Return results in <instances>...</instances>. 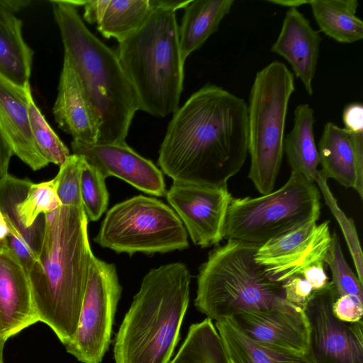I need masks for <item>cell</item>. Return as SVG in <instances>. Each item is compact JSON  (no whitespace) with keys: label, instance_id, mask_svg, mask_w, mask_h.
<instances>
[{"label":"cell","instance_id":"6da1fadb","mask_svg":"<svg viewBox=\"0 0 363 363\" xmlns=\"http://www.w3.org/2000/svg\"><path fill=\"white\" fill-rule=\"evenodd\" d=\"M248 153L247 104L216 84L194 92L173 113L158 164L173 182L227 186Z\"/></svg>","mask_w":363,"mask_h":363},{"label":"cell","instance_id":"7a4b0ae2","mask_svg":"<svg viewBox=\"0 0 363 363\" xmlns=\"http://www.w3.org/2000/svg\"><path fill=\"white\" fill-rule=\"evenodd\" d=\"M45 217L42 244L28 277L39 321L65 345L76 333L95 256L83 206L61 205Z\"/></svg>","mask_w":363,"mask_h":363},{"label":"cell","instance_id":"3957f363","mask_svg":"<svg viewBox=\"0 0 363 363\" xmlns=\"http://www.w3.org/2000/svg\"><path fill=\"white\" fill-rule=\"evenodd\" d=\"M64 45L81 89L102 121L99 143H125L139 108L116 52L85 26L74 1H51Z\"/></svg>","mask_w":363,"mask_h":363},{"label":"cell","instance_id":"277c9868","mask_svg":"<svg viewBox=\"0 0 363 363\" xmlns=\"http://www.w3.org/2000/svg\"><path fill=\"white\" fill-rule=\"evenodd\" d=\"M191 274L182 262L151 269L143 278L115 338L116 363H168L189 302Z\"/></svg>","mask_w":363,"mask_h":363},{"label":"cell","instance_id":"5b68a950","mask_svg":"<svg viewBox=\"0 0 363 363\" xmlns=\"http://www.w3.org/2000/svg\"><path fill=\"white\" fill-rule=\"evenodd\" d=\"M152 8L145 22L119 43L116 52L135 90L140 110L165 117L179 108L184 62L176 11Z\"/></svg>","mask_w":363,"mask_h":363},{"label":"cell","instance_id":"8992f818","mask_svg":"<svg viewBox=\"0 0 363 363\" xmlns=\"http://www.w3.org/2000/svg\"><path fill=\"white\" fill-rule=\"evenodd\" d=\"M259 245L228 240L213 248L199 267L194 305L216 321L250 311L292 305L285 300L284 283L269 279L255 260Z\"/></svg>","mask_w":363,"mask_h":363},{"label":"cell","instance_id":"52a82bcc","mask_svg":"<svg viewBox=\"0 0 363 363\" xmlns=\"http://www.w3.org/2000/svg\"><path fill=\"white\" fill-rule=\"evenodd\" d=\"M294 77L274 61L257 72L247 104L249 179L262 195L273 191L283 155L286 118Z\"/></svg>","mask_w":363,"mask_h":363},{"label":"cell","instance_id":"ba28073f","mask_svg":"<svg viewBox=\"0 0 363 363\" xmlns=\"http://www.w3.org/2000/svg\"><path fill=\"white\" fill-rule=\"evenodd\" d=\"M320 194L315 182L291 172L278 190L259 197H231L223 238L263 245L316 222L320 213Z\"/></svg>","mask_w":363,"mask_h":363},{"label":"cell","instance_id":"9c48e42d","mask_svg":"<svg viewBox=\"0 0 363 363\" xmlns=\"http://www.w3.org/2000/svg\"><path fill=\"white\" fill-rule=\"evenodd\" d=\"M94 240L104 248L130 255L189 247L188 233L176 212L161 201L143 195L114 205Z\"/></svg>","mask_w":363,"mask_h":363},{"label":"cell","instance_id":"30bf717a","mask_svg":"<svg viewBox=\"0 0 363 363\" xmlns=\"http://www.w3.org/2000/svg\"><path fill=\"white\" fill-rule=\"evenodd\" d=\"M60 206L54 178L35 184L8 174L0 181V211L9 228L4 247L28 272L38 258L45 215Z\"/></svg>","mask_w":363,"mask_h":363},{"label":"cell","instance_id":"8fae6325","mask_svg":"<svg viewBox=\"0 0 363 363\" xmlns=\"http://www.w3.org/2000/svg\"><path fill=\"white\" fill-rule=\"evenodd\" d=\"M122 287L116 267L94 257L74 337L65 345L82 363H100L111 343L112 327Z\"/></svg>","mask_w":363,"mask_h":363},{"label":"cell","instance_id":"7c38bea8","mask_svg":"<svg viewBox=\"0 0 363 363\" xmlns=\"http://www.w3.org/2000/svg\"><path fill=\"white\" fill-rule=\"evenodd\" d=\"M332 281L314 291L305 312L311 326V353L315 363H363L362 320L342 322L332 312L337 298Z\"/></svg>","mask_w":363,"mask_h":363},{"label":"cell","instance_id":"4fadbf2b","mask_svg":"<svg viewBox=\"0 0 363 363\" xmlns=\"http://www.w3.org/2000/svg\"><path fill=\"white\" fill-rule=\"evenodd\" d=\"M329 223L311 222L259 245L255 262L276 282L301 276L307 267L325 263L332 236Z\"/></svg>","mask_w":363,"mask_h":363},{"label":"cell","instance_id":"5bb4252c","mask_svg":"<svg viewBox=\"0 0 363 363\" xmlns=\"http://www.w3.org/2000/svg\"><path fill=\"white\" fill-rule=\"evenodd\" d=\"M165 196L194 245L207 247L223 239V226L232 197L227 186L173 182Z\"/></svg>","mask_w":363,"mask_h":363},{"label":"cell","instance_id":"9a60e30c","mask_svg":"<svg viewBox=\"0 0 363 363\" xmlns=\"http://www.w3.org/2000/svg\"><path fill=\"white\" fill-rule=\"evenodd\" d=\"M228 319L249 338L267 348L295 355L311 354L310 323L300 307L242 311Z\"/></svg>","mask_w":363,"mask_h":363},{"label":"cell","instance_id":"2e32d148","mask_svg":"<svg viewBox=\"0 0 363 363\" xmlns=\"http://www.w3.org/2000/svg\"><path fill=\"white\" fill-rule=\"evenodd\" d=\"M71 147L73 154L82 156L106 179L116 177L146 194L156 196L166 195L161 170L125 143L86 144L72 140Z\"/></svg>","mask_w":363,"mask_h":363},{"label":"cell","instance_id":"e0dca14e","mask_svg":"<svg viewBox=\"0 0 363 363\" xmlns=\"http://www.w3.org/2000/svg\"><path fill=\"white\" fill-rule=\"evenodd\" d=\"M39 321L28 274L4 247L0 250V340H6Z\"/></svg>","mask_w":363,"mask_h":363},{"label":"cell","instance_id":"ac0fdd59","mask_svg":"<svg viewBox=\"0 0 363 363\" xmlns=\"http://www.w3.org/2000/svg\"><path fill=\"white\" fill-rule=\"evenodd\" d=\"M32 96L30 84L22 87L0 75V129L13 155L36 171L49 162L40 154L32 134L28 113Z\"/></svg>","mask_w":363,"mask_h":363},{"label":"cell","instance_id":"d6986e66","mask_svg":"<svg viewBox=\"0 0 363 363\" xmlns=\"http://www.w3.org/2000/svg\"><path fill=\"white\" fill-rule=\"evenodd\" d=\"M323 176L353 188L363 198V133H349L333 122L323 128L318 148Z\"/></svg>","mask_w":363,"mask_h":363},{"label":"cell","instance_id":"ffe728a7","mask_svg":"<svg viewBox=\"0 0 363 363\" xmlns=\"http://www.w3.org/2000/svg\"><path fill=\"white\" fill-rule=\"evenodd\" d=\"M320 33L297 9H289L285 13L280 33L272 44V52L284 57L303 83L307 94H313V80L315 74Z\"/></svg>","mask_w":363,"mask_h":363},{"label":"cell","instance_id":"44dd1931","mask_svg":"<svg viewBox=\"0 0 363 363\" xmlns=\"http://www.w3.org/2000/svg\"><path fill=\"white\" fill-rule=\"evenodd\" d=\"M52 113L59 128L71 135L74 141L86 144L99 142L101 118L86 99L75 72L65 56Z\"/></svg>","mask_w":363,"mask_h":363},{"label":"cell","instance_id":"7402d4cb","mask_svg":"<svg viewBox=\"0 0 363 363\" xmlns=\"http://www.w3.org/2000/svg\"><path fill=\"white\" fill-rule=\"evenodd\" d=\"M33 51L24 41L22 21L0 0V75L13 84H30Z\"/></svg>","mask_w":363,"mask_h":363},{"label":"cell","instance_id":"603a6c76","mask_svg":"<svg viewBox=\"0 0 363 363\" xmlns=\"http://www.w3.org/2000/svg\"><path fill=\"white\" fill-rule=\"evenodd\" d=\"M234 0H191L186 6L179 27L182 60L200 48L218 30L223 18L230 12Z\"/></svg>","mask_w":363,"mask_h":363},{"label":"cell","instance_id":"cb8c5ba5","mask_svg":"<svg viewBox=\"0 0 363 363\" xmlns=\"http://www.w3.org/2000/svg\"><path fill=\"white\" fill-rule=\"evenodd\" d=\"M315 122L313 108L308 104L298 105L294 112L293 128L284 140V152L291 172L301 174L312 182H315L320 164Z\"/></svg>","mask_w":363,"mask_h":363},{"label":"cell","instance_id":"d4e9b609","mask_svg":"<svg viewBox=\"0 0 363 363\" xmlns=\"http://www.w3.org/2000/svg\"><path fill=\"white\" fill-rule=\"evenodd\" d=\"M315 21L324 34L341 43H353L363 38V22L356 16L357 0H311Z\"/></svg>","mask_w":363,"mask_h":363},{"label":"cell","instance_id":"484cf974","mask_svg":"<svg viewBox=\"0 0 363 363\" xmlns=\"http://www.w3.org/2000/svg\"><path fill=\"white\" fill-rule=\"evenodd\" d=\"M230 363H315L311 353L301 356L262 346L241 332L229 319L216 321Z\"/></svg>","mask_w":363,"mask_h":363},{"label":"cell","instance_id":"4316f807","mask_svg":"<svg viewBox=\"0 0 363 363\" xmlns=\"http://www.w3.org/2000/svg\"><path fill=\"white\" fill-rule=\"evenodd\" d=\"M152 10L150 0H104L97 29L104 37L121 43L145 22Z\"/></svg>","mask_w":363,"mask_h":363},{"label":"cell","instance_id":"83f0119b","mask_svg":"<svg viewBox=\"0 0 363 363\" xmlns=\"http://www.w3.org/2000/svg\"><path fill=\"white\" fill-rule=\"evenodd\" d=\"M170 363H230L212 320L192 324Z\"/></svg>","mask_w":363,"mask_h":363},{"label":"cell","instance_id":"f1b7e54d","mask_svg":"<svg viewBox=\"0 0 363 363\" xmlns=\"http://www.w3.org/2000/svg\"><path fill=\"white\" fill-rule=\"evenodd\" d=\"M28 113L32 134L40 154L49 163L62 165L70 155L69 150L47 122L33 96Z\"/></svg>","mask_w":363,"mask_h":363},{"label":"cell","instance_id":"f546056e","mask_svg":"<svg viewBox=\"0 0 363 363\" xmlns=\"http://www.w3.org/2000/svg\"><path fill=\"white\" fill-rule=\"evenodd\" d=\"M105 180L101 172L84 159L81 174V197L89 221L98 220L108 207L109 195Z\"/></svg>","mask_w":363,"mask_h":363},{"label":"cell","instance_id":"4dcf8cb0","mask_svg":"<svg viewBox=\"0 0 363 363\" xmlns=\"http://www.w3.org/2000/svg\"><path fill=\"white\" fill-rule=\"evenodd\" d=\"M315 183H317L323 195L325 203L339 223L352 256L357 277L360 282L363 284V255L354 221L352 218H349L339 207L336 199L329 188L328 179L323 176L320 169L315 179Z\"/></svg>","mask_w":363,"mask_h":363},{"label":"cell","instance_id":"1f68e13d","mask_svg":"<svg viewBox=\"0 0 363 363\" xmlns=\"http://www.w3.org/2000/svg\"><path fill=\"white\" fill-rule=\"evenodd\" d=\"M324 262L332 273V284L337 296L353 294L363 298L362 283L346 262L339 238L334 231Z\"/></svg>","mask_w":363,"mask_h":363},{"label":"cell","instance_id":"d6a6232c","mask_svg":"<svg viewBox=\"0 0 363 363\" xmlns=\"http://www.w3.org/2000/svg\"><path fill=\"white\" fill-rule=\"evenodd\" d=\"M84 158L72 154L60 166L54 178L56 191L62 206L82 207L81 174Z\"/></svg>","mask_w":363,"mask_h":363},{"label":"cell","instance_id":"836d02e7","mask_svg":"<svg viewBox=\"0 0 363 363\" xmlns=\"http://www.w3.org/2000/svg\"><path fill=\"white\" fill-rule=\"evenodd\" d=\"M332 312L342 322H358L363 315V298L353 294L340 296L333 303Z\"/></svg>","mask_w":363,"mask_h":363},{"label":"cell","instance_id":"e575fe53","mask_svg":"<svg viewBox=\"0 0 363 363\" xmlns=\"http://www.w3.org/2000/svg\"><path fill=\"white\" fill-rule=\"evenodd\" d=\"M285 300L305 310L313 295L311 284L302 277L295 276L284 283Z\"/></svg>","mask_w":363,"mask_h":363},{"label":"cell","instance_id":"d590c367","mask_svg":"<svg viewBox=\"0 0 363 363\" xmlns=\"http://www.w3.org/2000/svg\"><path fill=\"white\" fill-rule=\"evenodd\" d=\"M345 129L352 133H363V106L359 103L348 104L344 109Z\"/></svg>","mask_w":363,"mask_h":363},{"label":"cell","instance_id":"8d00e7d4","mask_svg":"<svg viewBox=\"0 0 363 363\" xmlns=\"http://www.w3.org/2000/svg\"><path fill=\"white\" fill-rule=\"evenodd\" d=\"M323 262L313 264L301 273L302 276L311 286L313 291H319L326 288L330 281L327 276Z\"/></svg>","mask_w":363,"mask_h":363},{"label":"cell","instance_id":"74e56055","mask_svg":"<svg viewBox=\"0 0 363 363\" xmlns=\"http://www.w3.org/2000/svg\"><path fill=\"white\" fill-rule=\"evenodd\" d=\"M13 155L12 149L0 129V181L9 174V165Z\"/></svg>","mask_w":363,"mask_h":363},{"label":"cell","instance_id":"f35d334b","mask_svg":"<svg viewBox=\"0 0 363 363\" xmlns=\"http://www.w3.org/2000/svg\"><path fill=\"white\" fill-rule=\"evenodd\" d=\"M191 0L179 1V0H150L152 6L164 7L174 11L179 9H185Z\"/></svg>","mask_w":363,"mask_h":363},{"label":"cell","instance_id":"ab89813d","mask_svg":"<svg viewBox=\"0 0 363 363\" xmlns=\"http://www.w3.org/2000/svg\"><path fill=\"white\" fill-rule=\"evenodd\" d=\"M268 1L279 6L289 7V9H297L301 6L309 4V1L305 0H271Z\"/></svg>","mask_w":363,"mask_h":363},{"label":"cell","instance_id":"60d3db41","mask_svg":"<svg viewBox=\"0 0 363 363\" xmlns=\"http://www.w3.org/2000/svg\"><path fill=\"white\" fill-rule=\"evenodd\" d=\"M2 1L4 4L13 13L18 11L30 3L28 1L20 0H2Z\"/></svg>","mask_w":363,"mask_h":363},{"label":"cell","instance_id":"b9f144b4","mask_svg":"<svg viewBox=\"0 0 363 363\" xmlns=\"http://www.w3.org/2000/svg\"><path fill=\"white\" fill-rule=\"evenodd\" d=\"M9 234V228L5 218L0 211V242H4Z\"/></svg>","mask_w":363,"mask_h":363},{"label":"cell","instance_id":"7bdbcfd3","mask_svg":"<svg viewBox=\"0 0 363 363\" xmlns=\"http://www.w3.org/2000/svg\"><path fill=\"white\" fill-rule=\"evenodd\" d=\"M5 343L0 340V363H4L3 351Z\"/></svg>","mask_w":363,"mask_h":363},{"label":"cell","instance_id":"ee69618b","mask_svg":"<svg viewBox=\"0 0 363 363\" xmlns=\"http://www.w3.org/2000/svg\"><path fill=\"white\" fill-rule=\"evenodd\" d=\"M4 247V244L2 242H0V250Z\"/></svg>","mask_w":363,"mask_h":363}]
</instances>
